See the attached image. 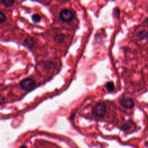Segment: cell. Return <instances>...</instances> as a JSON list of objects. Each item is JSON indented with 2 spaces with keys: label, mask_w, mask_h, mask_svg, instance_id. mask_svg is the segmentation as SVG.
<instances>
[{
  "label": "cell",
  "mask_w": 148,
  "mask_h": 148,
  "mask_svg": "<svg viewBox=\"0 0 148 148\" xmlns=\"http://www.w3.org/2000/svg\"><path fill=\"white\" fill-rule=\"evenodd\" d=\"M120 104L121 106L125 109L132 108L134 106V102L133 100L128 97H121L119 100Z\"/></svg>",
  "instance_id": "cell-4"
},
{
  "label": "cell",
  "mask_w": 148,
  "mask_h": 148,
  "mask_svg": "<svg viewBox=\"0 0 148 148\" xmlns=\"http://www.w3.org/2000/svg\"><path fill=\"white\" fill-rule=\"evenodd\" d=\"M106 113V107L104 103L99 102L92 109V114L93 115L97 118L103 117Z\"/></svg>",
  "instance_id": "cell-2"
},
{
  "label": "cell",
  "mask_w": 148,
  "mask_h": 148,
  "mask_svg": "<svg viewBox=\"0 0 148 148\" xmlns=\"http://www.w3.org/2000/svg\"><path fill=\"white\" fill-rule=\"evenodd\" d=\"M137 38L140 40H144L148 39V31L146 30H142L139 31L136 34Z\"/></svg>",
  "instance_id": "cell-5"
},
{
  "label": "cell",
  "mask_w": 148,
  "mask_h": 148,
  "mask_svg": "<svg viewBox=\"0 0 148 148\" xmlns=\"http://www.w3.org/2000/svg\"><path fill=\"white\" fill-rule=\"evenodd\" d=\"M75 17V12L69 9H63L59 13L60 19L65 23L71 21Z\"/></svg>",
  "instance_id": "cell-1"
},
{
  "label": "cell",
  "mask_w": 148,
  "mask_h": 148,
  "mask_svg": "<svg viewBox=\"0 0 148 148\" xmlns=\"http://www.w3.org/2000/svg\"><path fill=\"white\" fill-rule=\"evenodd\" d=\"M32 21L35 23H38L40 21V16L38 14H34L32 16Z\"/></svg>",
  "instance_id": "cell-10"
},
{
  "label": "cell",
  "mask_w": 148,
  "mask_h": 148,
  "mask_svg": "<svg viewBox=\"0 0 148 148\" xmlns=\"http://www.w3.org/2000/svg\"><path fill=\"white\" fill-rule=\"evenodd\" d=\"M43 66L46 69H51L54 67V64L51 61H46L43 63Z\"/></svg>",
  "instance_id": "cell-11"
},
{
  "label": "cell",
  "mask_w": 148,
  "mask_h": 148,
  "mask_svg": "<svg viewBox=\"0 0 148 148\" xmlns=\"http://www.w3.org/2000/svg\"><path fill=\"white\" fill-rule=\"evenodd\" d=\"M105 87H106V90L109 92L113 91V90L114 89V83L113 82H107L106 84H105Z\"/></svg>",
  "instance_id": "cell-8"
},
{
  "label": "cell",
  "mask_w": 148,
  "mask_h": 148,
  "mask_svg": "<svg viewBox=\"0 0 148 148\" xmlns=\"http://www.w3.org/2000/svg\"><path fill=\"white\" fill-rule=\"evenodd\" d=\"M113 15L114 17L119 18L120 17V10L118 8H115L113 11Z\"/></svg>",
  "instance_id": "cell-12"
},
{
  "label": "cell",
  "mask_w": 148,
  "mask_h": 148,
  "mask_svg": "<svg viewBox=\"0 0 148 148\" xmlns=\"http://www.w3.org/2000/svg\"><path fill=\"white\" fill-rule=\"evenodd\" d=\"M6 20V15L3 13V12H0V23L2 24Z\"/></svg>",
  "instance_id": "cell-13"
},
{
  "label": "cell",
  "mask_w": 148,
  "mask_h": 148,
  "mask_svg": "<svg viewBox=\"0 0 148 148\" xmlns=\"http://www.w3.org/2000/svg\"><path fill=\"white\" fill-rule=\"evenodd\" d=\"M146 21H147V24H148V18H147V20H146Z\"/></svg>",
  "instance_id": "cell-15"
},
{
  "label": "cell",
  "mask_w": 148,
  "mask_h": 148,
  "mask_svg": "<svg viewBox=\"0 0 148 148\" xmlns=\"http://www.w3.org/2000/svg\"><path fill=\"white\" fill-rule=\"evenodd\" d=\"M19 148H27V147H26L25 145H22V146H21Z\"/></svg>",
  "instance_id": "cell-14"
},
{
  "label": "cell",
  "mask_w": 148,
  "mask_h": 148,
  "mask_svg": "<svg viewBox=\"0 0 148 148\" xmlns=\"http://www.w3.org/2000/svg\"><path fill=\"white\" fill-rule=\"evenodd\" d=\"M35 86V82L31 78H25L20 83V87L24 90H31Z\"/></svg>",
  "instance_id": "cell-3"
},
{
  "label": "cell",
  "mask_w": 148,
  "mask_h": 148,
  "mask_svg": "<svg viewBox=\"0 0 148 148\" xmlns=\"http://www.w3.org/2000/svg\"><path fill=\"white\" fill-rule=\"evenodd\" d=\"M65 39V35L62 34H56L54 36V41L58 43H61L64 41Z\"/></svg>",
  "instance_id": "cell-7"
},
{
  "label": "cell",
  "mask_w": 148,
  "mask_h": 148,
  "mask_svg": "<svg viewBox=\"0 0 148 148\" xmlns=\"http://www.w3.org/2000/svg\"><path fill=\"white\" fill-rule=\"evenodd\" d=\"M14 2V0H1V3L5 7L8 8L12 6Z\"/></svg>",
  "instance_id": "cell-9"
},
{
  "label": "cell",
  "mask_w": 148,
  "mask_h": 148,
  "mask_svg": "<svg viewBox=\"0 0 148 148\" xmlns=\"http://www.w3.org/2000/svg\"><path fill=\"white\" fill-rule=\"evenodd\" d=\"M23 45L25 47H28L29 49H31V48H32L34 46V39L32 38H27L25 40Z\"/></svg>",
  "instance_id": "cell-6"
}]
</instances>
